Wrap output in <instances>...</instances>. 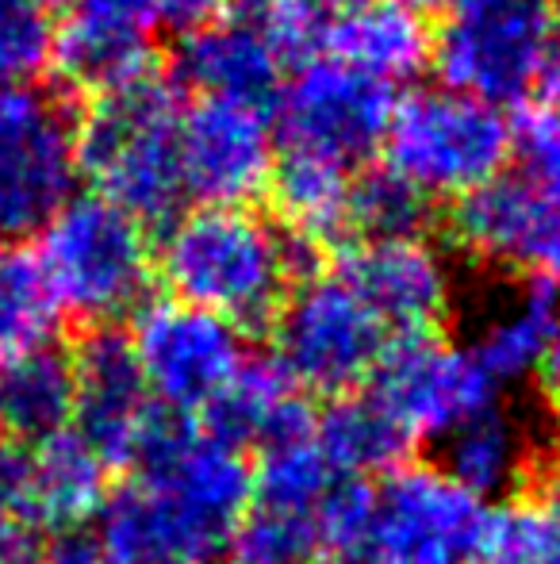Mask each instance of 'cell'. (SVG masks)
<instances>
[{
  "mask_svg": "<svg viewBox=\"0 0 560 564\" xmlns=\"http://www.w3.org/2000/svg\"><path fill=\"white\" fill-rule=\"evenodd\" d=\"M74 434L112 465H131L154 415V395L142 377L135 341L123 327H89L74 354Z\"/></svg>",
  "mask_w": 560,
  "mask_h": 564,
  "instance_id": "15",
  "label": "cell"
},
{
  "mask_svg": "<svg viewBox=\"0 0 560 564\" xmlns=\"http://www.w3.org/2000/svg\"><path fill=\"white\" fill-rule=\"evenodd\" d=\"M515 150L523 162V177L534 181L541 193L560 200V112L557 108H538L518 119Z\"/></svg>",
  "mask_w": 560,
  "mask_h": 564,
  "instance_id": "32",
  "label": "cell"
},
{
  "mask_svg": "<svg viewBox=\"0 0 560 564\" xmlns=\"http://www.w3.org/2000/svg\"><path fill=\"white\" fill-rule=\"evenodd\" d=\"M541 384H546V392L560 403V327H557L553 346H549V354H546V365H541Z\"/></svg>",
  "mask_w": 560,
  "mask_h": 564,
  "instance_id": "38",
  "label": "cell"
},
{
  "mask_svg": "<svg viewBox=\"0 0 560 564\" xmlns=\"http://www.w3.org/2000/svg\"><path fill=\"white\" fill-rule=\"evenodd\" d=\"M77 123L43 85L0 89V246L39 238L77 196Z\"/></svg>",
  "mask_w": 560,
  "mask_h": 564,
  "instance_id": "6",
  "label": "cell"
},
{
  "mask_svg": "<svg viewBox=\"0 0 560 564\" xmlns=\"http://www.w3.org/2000/svg\"><path fill=\"white\" fill-rule=\"evenodd\" d=\"M557 12L549 0H510L499 8L457 12L433 35V69L441 89L484 105H515L541 82Z\"/></svg>",
  "mask_w": 560,
  "mask_h": 564,
  "instance_id": "8",
  "label": "cell"
},
{
  "mask_svg": "<svg viewBox=\"0 0 560 564\" xmlns=\"http://www.w3.org/2000/svg\"><path fill=\"white\" fill-rule=\"evenodd\" d=\"M204 426L227 446L265 453L284 442L307 438L315 431V411L307 392L292 384V377L273 357H250L239 377L204 411Z\"/></svg>",
  "mask_w": 560,
  "mask_h": 564,
  "instance_id": "18",
  "label": "cell"
},
{
  "mask_svg": "<svg viewBox=\"0 0 560 564\" xmlns=\"http://www.w3.org/2000/svg\"><path fill=\"white\" fill-rule=\"evenodd\" d=\"M31 522V449L0 438V527Z\"/></svg>",
  "mask_w": 560,
  "mask_h": 564,
  "instance_id": "33",
  "label": "cell"
},
{
  "mask_svg": "<svg viewBox=\"0 0 560 564\" xmlns=\"http://www.w3.org/2000/svg\"><path fill=\"white\" fill-rule=\"evenodd\" d=\"M173 77L204 100L250 105L270 112L284 89V54L242 20H211L208 28L180 35Z\"/></svg>",
  "mask_w": 560,
  "mask_h": 564,
  "instance_id": "16",
  "label": "cell"
},
{
  "mask_svg": "<svg viewBox=\"0 0 560 564\" xmlns=\"http://www.w3.org/2000/svg\"><path fill=\"white\" fill-rule=\"evenodd\" d=\"M541 85H546L549 100L560 112V20H557V31H553V43H549V54H546V66H541Z\"/></svg>",
  "mask_w": 560,
  "mask_h": 564,
  "instance_id": "37",
  "label": "cell"
},
{
  "mask_svg": "<svg viewBox=\"0 0 560 564\" xmlns=\"http://www.w3.org/2000/svg\"><path fill=\"white\" fill-rule=\"evenodd\" d=\"M277 139L284 150L315 154L353 170L384 147L392 108V85L373 82L334 58H307L284 82L277 97Z\"/></svg>",
  "mask_w": 560,
  "mask_h": 564,
  "instance_id": "10",
  "label": "cell"
},
{
  "mask_svg": "<svg viewBox=\"0 0 560 564\" xmlns=\"http://www.w3.org/2000/svg\"><path fill=\"white\" fill-rule=\"evenodd\" d=\"M553 476H557V488H560V434H557V442H553Z\"/></svg>",
  "mask_w": 560,
  "mask_h": 564,
  "instance_id": "41",
  "label": "cell"
},
{
  "mask_svg": "<svg viewBox=\"0 0 560 564\" xmlns=\"http://www.w3.org/2000/svg\"><path fill=\"white\" fill-rule=\"evenodd\" d=\"M510 0H457V12H480V8H499Z\"/></svg>",
  "mask_w": 560,
  "mask_h": 564,
  "instance_id": "40",
  "label": "cell"
},
{
  "mask_svg": "<svg viewBox=\"0 0 560 564\" xmlns=\"http://www.w3.org/2000/svg\"><path fill=\"white\" fill-rule=\"evenodd\" d=\"M388 335H433L453 304V273L426 238L353 242L334 269Z\"/></svg>",
  "mask_w": 560,
  "mask_h": 564,
  "instance_id": "14",
  "label": "cell"
},
{
  "mask_svg": "<svg viewBox=\"0 0 560 564\" xmlns=\"http://www.w3.org/2000/svg\"><path fill=\"white\" fill-rule=\"evenodd\" d=\"M404 4H411V8H438V4H449V0H404Z\"/></svg>",
  "mask_w": 560,
  "mask_h": 564,
  "instance_id": "42",
  "label": "cell"
},
{
  "mask_svg": "<svg viewBox=\"0 0 560 564\" xmlns=\"http://www.w3.org/2000/svg\"><path fill=\"white\" fill-rule=\"evenodd\" d=\"M484 522L487 507L449 473L399 465L373 488L369 538L350 557L365 564H472Z\"/></svg>",
  "mask_w": 560,
  "mask_h": 564,
  "instance_id": "7",
  "label": "cell"
},
{
  "mask_svg": "<svg viewBox=\"0 0 560 564\" xmlns=\"http://www.w3.org/2000/svg\"><path fill=\"white\" fill-rule=\"evenodd\" d=\"M39 4H43V8H51V4H62V0H39Z\"/></svg>",
  "mask_w": 560,
  "mask_h": 564,
  "instance_id": "43",
  "label": "cell"
},
{
  "mask_svg": "<svg viewBox=\"0 0 560 564\" xmlns=\"http://www.w3.org/2000/svg\"><path fill=\"white\" fill-rule=\"evenodd\" d=\"M315 442L322 457L334 465L345 480H369V476L407 465V453L415 442L404 426L381 408L369 392H350L327 403L322 415H315Z\"/></svg>",
  "mask_w": 560,
  "mask_h": 564,
  "instance_id": "23",
  "label": "cell"
},
{
  "mask_svg": "<svg viewBox=\"0 0 560 564\" xmlns=\"http://www.w3.org/2000/svg\"><path fill=\"white\" fill-rule=\"evenodd\" d=\"M350 188L353 177L345 165L299 154V150H284L270 181L284 230H292L311 246H322L342 230H350Z\"/></svg>",
  "mask_w": 560,
  "mask_h": 564,
  "instance_id": "24",
  "label": "cell"
},
{
  "mask_svg": "<svg viewBox=\"0 0 560 564\" xmlns=\"http://www.w3.org/2000/svg\"><path fill=\"white\" fill-rule=\"evenodd\" d=\"M315 250L254 208H193L165 227L154 258L173 300L246 335L273 327L288 292L315 273Z\"/></svg>",
  "mask_w": 560,
  "mask_h": 564,
  "instance_id": "1",
  "label": "cell"
},
{
  "mask_svg": "<svg viewBox=\"0 0 560 564\" xmlns=\"http://www.w3.org/2000/svg\"><path fill=\"white\" fill-rule=\"evenodd\" d=\"M180 119L185 105L177 82H165L154 69L92 97L77 123L81 177L142 227H169L185 204Z\"/></svg>",
  "mask_w": 560,
  "mask_h": 564,
  "instance_id": "2",
  "label": "cell"
},
{
  "mask_svg": "<svg viewBox=\"0 0 560 564\" xmlns=\"http://www.w3.org/2000/svg\"><path fill=\"white\" fill-rule=\"evenodd\" d=\"M223 4H227V0H154L157 28H169V31L188 35V31L208 28Z\"/></svg>",
  "mask_w": 560,
  "mask_h": 564,
  "instance_id": "35",
  "label": "cell"
},
{
  "mask_svg": "<svg viewBox=\"0 0 560 564\" xmlns=\"http://www.w3.org/2000/svg\"><path fill=\"white\" fill-rule=\"evenodd\" d=\"M472 564H560V499L515 496L487 511Z\"/></svg>",
  "mask_w": 560,
  "mask_h": 564,
  "instance_id": "28",
  "label": "cell"
},
{
  "mask_svg": "<svg viewBox=\"0 0 560 564\" xmlns=\"http://www.w3.org/2000/svg\"><path fill=\"white\" fill-rule=\"evenodd\" d=\"M388 330L338 273H311L273 319V361L307 395H350L373 380Z\"/></svg>",
  "mask_w": 560,
  "mask_h": 564,
  "instance_id": "5",
  "label": "cell"
},
{
  "mask_svg": "<svg viewBox=\"0 0 560 564\" xmlns=\"http://www.w3.org/2000/svg\"><path fill=\"white\" fill-rule=\"evenodd\" d=\"M560 327V284L553 281H526L510 300H503L472 341V354L487 369L495 384L526 380L541 372L546 354Z\"/></svg>",
  "mask_w": 560,
  "mask_h": 564,
  "instance_id": "22",
  "label": "cell"
},
{
  "mask_svg": "<svg viewBox=\"0 0 560 564\" xmlns=\"http://www.w3.org/2000/svg\"><path fill=\"white\" fill-rule=\"evenodd\" d=\"M35 258L62 315L89 327H116L150 304L157 273L150 227L97 193H77L39 230Z\"/></svg>",
  "mask_w": 560,
  "mask_h": 564,
  "instance_id": "3",
  "label": "cell"
},
{
  "mask_svg": "<svg viewBox=\"0 0 560 564\" xmlns=\"http://www.w3.org/2000/svg\"><path fill=\"white\" fill-rule=\"evenodd\" d=\"M69 15L142 39H150V31L157 28L154 0H69Z\"/></svg>",
  "mask_w": 560,
  "mask_h": 564,
  "instance_id": "34",
  "label": "cell"
},
{
  "mask_svg": "<svg viewBox=\"0 0 560 564\" xmlns=\"http://www.w3.org/2000/svg\"><path fill=\"white\" fill-rule=\"evenodd\" d=\"M515 131L499 108L453 89H415L396 100L384 158L422 196H469L503 173Z\"/></svg>",
  "mask_w": 560,
  "mask_h": 564,
  "instance_id": "4",
  "label": "cell"
},
{
  "mask_svg": "<svg viewBox=\"0 0 560 564\" xmlns=\"http://www.w3.org/2000/svg\"><path fill=\"white\" fill-rule=\"evenodd\" d=\"M74 357L54 341L0 357V438L23 449L46 446L74 431Z\"/></svg>",
  "mask_w": 560,
  "mask_h": 564,
  "instance_id": "20",
  "label": "cell"
},
{
  "mask_svg": "<svg viewBox=\"0 0 560 564\" xmlns=\"http://www.w3.org/2000/svg\"><path fill=\"white\" fill-rule=\"evenodd\" d=\"M58 323L62 307L35 253L23 246H0V349L4 357L51 346Z\"/></svg>",
  "mask_w": 560,
  "mask_h": 564,
  "instance_id": "27",
  "label": "cell"
},
{
  "mask_svg": "<svg viewBox=\"0 0 560 564\" xmlns=\"http://www.w3.org/2000/svg\"><path fill=\"white\" fill-rule=\"evenodd\" d=\"M322 51L373 82L396 85L430 62L433 31L404 0H350L330 20Z\"/></svg>",
  "mask_w": 560,
  "mask_h": 564,
  "instance_id": "17",
  "label": "cell"
},
{
  "mask_svg": "<svg viewBox=\"0 0 560 564\" xmlns=\"http://www.w3.org/2000/svg\"><path fill=\"white\" fill-rule=\"evenodd\" d=\"M449 230L472 258L560 284V200L523 173H499L461 196Z\"/></svg>",
  "mask_w": 560,
  "mask_h": 564,
  "instance_id": "13",
  "label": "cell"
},
{
  "mask_svg": "<svg viewBox=\"0 0 560 564\" xmlns=\"http://www.w3.org/2000/svg\"><path fill=\"white\" fill-rule=\"evenodd\" d=\"M441 453V473H449L469 496L487 507V499H515L538 465V431L523 411L492 403L464 426H457Z\"/></svg>",
  "mask_w": 560,
  "mask_h": 564,
  "instance_id": "19",
  "label": "cell"
},
{
  "mask_svg": "<svg viewBox=\"0 0 560 564\" xmlns=\"http://www.w3.org/2000/svg\"><path fill=\"white\" fill-rule=\"evenodd\" d=\"M108 491V460L74 431L31 449V527L54 534L85 530V522L100 514Z\"/></svg>",
  "mask_w": 560,
  "mask_h": 564,
  "instance_id": "21",
  "label": "cell"
},
{
  "mask_svg": "<svg viewBox=\"0 0 560 564\" xmlns=\"http://www.w3.org/2000/svg\"><path fill=\"white\" fill-rule=\"evenodd\" d=\"M23 542H28V530L0 527V564H12V557L20 553Z\"/></svg>",
  "mask_w": 560,
  "mask_h": 564,
  "instance_id": "39",
  "label": "cell"
},
{
  "mask_svg": "<svg viewBox=\"0 0 560 564\" xmlns=\"http://www.w3.org/2000/svg\"><path fill=\"white\" fill-rule=\"evenodd\" d=\"M277 158L265 108L200 100L180 119V177L200 208H250L270 188Z\"/></svg>",
  "mask_w": 560,
  "mask_h": 564,
  "instance_id": "12",
  "label": "cell"
},
{
  "mask_svg": "<svg viewBox=\"0 0 560 564\" xmlns=\"http://www.w3.org/2000/svg\"><path fill=\"white\" fill-rule=\"evenodd\" d=\"M495 380L469 346L438 335L388 341L365 392L411 442H446L457 426L495 403Z\"/></svg>",
  "mask_w": 560,
  "mask_h": 564,
  "instance_id": "11",
  "label": "cell"
},
{
  "mask_svg": "<svg viewBox=\"0 0 560 564\" xmlns=\"http://www.w3.org/2000/svg\"><path fill=\"white\" fill-rule=\"evenodd\" d=\"M426 224V196L415 193L392 170H373L353 177L350 188V230L361 242L373 238H415Z\"/></svg>",
  "mask_w": 560,
  "mask_h": 564,
  "instance_id": "29",
  "label": "cell"
},
{
  "mask_svg": "<svg viewBox=\"0 0 560 564\" xmlns=\"http://www.w3.org/2000/svg\"><path fill=\"white\" fill-rule=\"evenodd\" d=\"M131 341L154 403L185 419L204 415L250 361L239 327L180 300L142 307Z\"/></svg>",
  "mask_w": 560,
  "mask_h": 564,
  "instance_id": "9",
  "label": "cell"
},
{
  "mask_svg": "<svg viewBox=\"0 0 560 564\" xmlns=\"http://www.w3.org/2000/svg\"><path fill=\"white\" fill-rule=\"evenodd\" d=\"M342 480L345 476H338L334 465L322 457L315 434H307V438L284 442V446L262 453L254 468V507L315 522L330 491Z\"/></svg>",
  "mask_w": 560,
  "mask_h": 564,
  "instance_id": "26",
  "label": "cell"
},
{
  "mask_svg": "<svg viewBox=\"0 0 560 564\" xmlns=\"http://www.w3.org/2000/svg\"><path fill=\"white\" fill-rule=\"evenodd\" d=\"M46 561L51 564H108L105 553H100V545H97V538H89L85 530L58 534V542L46 550Z\"/></svg>",
  "mask_w": 560,
  "mask_h": 564,
  "instance_id": "36",
  "label": "cell"
},
{
  "mask_svg": "<svg viewBox=\"0 0 560 564\" xmlns=\"http://www.w3.org/2000/svg\"><path fill=\"white\" fill-rule=\"evenodd\" d=\"M231 564H322L311 519L250 507L231 538Z\"/></svg>",
  "mask_w": 560,
  "mask_h": 564,
  "instance_id": "30",
  "label": "cell"
},
{
  "mask_svg": "<svg viewBox=\"0 0 560 564\" xmlns=\"http://www.w3.org/2000/svg\"><path fill=\"white\" fill-rule=\"evenodd\" d=\"M54 69L62 74V82L85 89L92 97L120 85L135 82V77L150 74V39L128 35V31L97 28L85 20H66L54 28V51H51Z\"/></svg>",
  "mask_w": 560,
  "mask_h": 564,
  "instance_id": "25",
  "label": "cell"
},
{
  "mask_svg": "<svg viewBox=\"0 0 560 564\" xmlns=\"http://www.w3.org/2000/svg\"><path fill=\"white\" fill-rule=\"evenodd\" d=\"M54 51L51 8L39 0H0V89L31 85Z\"/></svg>",
  "mask_w": 560,
  "mask_h": 564,
  "instance_id": "31",
  "label": "cell"
}]
</instances>
